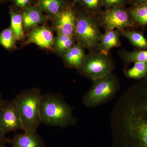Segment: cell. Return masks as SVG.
I'll list each match as a JSON object with an SVG mask.
<instances>
[{
    "mask_svg": "<svg viewBox=\"0 0 147 147\" xmlns=\"http://www.w3.org/2000/svg\"><path fill=\"white\" fill-rule=\"evenodd\" d=\"M129 88L113 118V147H147V76Z\"/></svg>",
    "mask_w": 147,
    "mask_h": 147,
    "instance_id": "6da1fadb",
    "label": "cell"
},
{
    "mask_svg": "<svg viewBox=\"0 0 147 147\" xmlns=\"http://www.w3.org/2000/svg\"><path fill=\"white\" fill-rule=\"evenodd\" d=\"M40 115L41 123L62 128L76 124L77 121L73 115V109L59 94H42Z\"/></svg>",
    "mask_w": 147,
    "mask_h": 147,
    "instance_id": "7a4b0ae2",
    "label": "cell"
},
{
    "mask_svg": "<svg viewBox=\"0 0 147 147\" xmlns=\"http://www.w3.org/2000/svg\"><path fill=\"white\" fill-rule=\"evenodd\" d=\"M42 94L39 88H33L22 91L13 99L24 131H36L41 124L40 109Z\"/></svg>",
    "mask_w": 147,
    "mask_h": 147,
    "instance_id": "3957f363",
    "label": "cell"
},
{
    "mask_svg": "<svg viewBox=\"0 0 147 147\" xmlns=\"http://www.w3.org/2000/svg\"><path fill=\"white\" fill-rule=\"evenodd\" d=\"M98 19L84 13L77 15L74 36L78 42L90 52L98 51L102 34Z\"/></svg>",
    "mask_w": 147,
    "mask_h": 147,
    "instance_id": "277c9868",
    "label": "cell"
},
{
    "mask_svg": "<svg viewBox=\"0 0 147 147\" xmlns=\"http://www.w3.org/2000/svg\"><path fill=\"white\" fill-rule=\"evenodd\" d=\"M115 69V63L108 54L100 51L90 52L78 69L82 75L93 82L108 76Z\"/></svg>",
    "mask_w": 147,
    "mask_h": 147,
    "instance_id": "5b68a950",
    "label": "cell"
},
{
    "mask_svg": "<svg viewBox=\"0 0 147 147\" xmlns=\"http://www.w3.org/2000/svg\"><path fill=\"white\" fill-rule=\"evenodd\" d=\"M119 86L117 78L112 73L93 81L92 86L83 97V103L88 108L102 104L115 94Z\"/></svg>",
    "mask_w": 147,
    "mask_h": 147,
    "instance_id": "8992f818",
    "label": "cell"
},
{
    "mask_svg": "<svg viewBox=\"0 0 147 147\" xmlns=\"http://www.w3.org/2000/svg\"><path fill=\"white\" fill-rule=\"evenodd\" d=\"M98 20L105 31L116 30L121 31L136 25L129 12L118 6L106 9Z\"/></svg>",
    "mask_w": 147,
    "mask_h": 147,
    "instance_id": "52a82bcc",
    "label": "cell"
},
{
    "mask_svg": "<svg viewBox=\"0 0 147 147\" xmlns=\"http://www.w3.org/2000/svg\"><path fill=\"white\" fill-rule=\"evenodd\" d=\"M0 127L4 134L22 129V123L14 100H3L0 104Z\"/></svg>",
    "mask_w": 147,
    "mask_h": 147,
    "instance_id": "ba28073f",
    "label": "cell"
},
{
    "mask_svg": "<svg viewBox=\"0 0 147 147\" xmlns=\"http://www.w3.org/2000/svg\"><path fill=\"white\" fill-rule=\"evenodd\" d=\"M76 18L77 15L71 8L63 9L56 15L55 26L58 34L74 36Z\"/></svg>",
    "mask_w": 147,
    "mask_h": 147,
    "instance_id": "9c48e42d",
    "label": "cell"
},
{
    "mask_svg": "<svg viewBox=\"0 0 147 147\" xmlns=\"http://www.w3.org/2000/svg\"><path fill=\"white\" fill-rule=\"evenodd\" d=\"M55 38L53 32L45 26H36L28 35L27 42L34 43L39 47L49 49L53 47Z\"/></svg>",
    "mask_w": 147,
    "mask_h": 147,
    "instance_id": "30bf717a",
    "label": "cell"
},
{
    "mask_svg": "<svg viewBox=\"0 0 147 147\" xmlns=\"http://www.w3.org/2000/svg\"><path fill=\"white\" fill-rule=\"evenodd\" d=\"M11 147H46L44 140L36 131H24L12 139H7Z\"/></svg>",
    "mask_w": 147,
    "mask_h": 147,
    "instance_id": "8fae6325",
    "label": "cell"
},
{
    "mask_svg": "<svg viewBox=\"0 0 147 147\" xmlns=\"http://www.w3.org/2000/svg\"><path fill=\"white\" fill-rule=\"evenodd\" d=\"M84 48L81 44L77 42L67 50L63 55L65 65L70 68L78 69L86 56Z\"/></svg>",
    "mask_w": 147,
    "mask_h": 147,
    "instance_id": "7c38bea8",
    "label": "cell"
},
{
    "mask_svg": "<svg viewBox=\"0 0 147 147\" xmlns=\"http://www.w3.org/2000/svg\"><path fill=\"white\" fill-rule=\"evenodd\" d=\"M24 30H28L37 26L45 21L44 15L39 7H28L22 13Z\"/></svg>",
    "mask_w": 147,
    "mask_h": 147,
    "instance_id": "4fadbf2b",
    "label": "cell"
},
{
    "mask_svg": "<svg viewBox=\"0 0 147 147\" xmlns=\"http://www.w3.org/2000/svg\"><path fill=\"white\" fill-rule=\"evenodd\" d=\"M120 33L118 30L105 31V33L102 34L100 37L98 51L108 54L112 48L120 46Z\"/></svg>",
    "mask_w": 147,
    "mask_h": 147,
    "instance_id": "5bb4252c",
    "label": "cell"
},
{
    "mask_svg": "<svg viewBox=\"0 0 147 147\" xmlns=\"http://www.w3.org/2000/svg\"><path fill=\"white\" fill-rule=\"evenodd\" d=\"M10 27L13 30L16 40H21L25 36L22 14L15 12L11 9L10 11Z\"/></svg>",
    "mask_w": 147,
    "mask_h": 147,
    "instance_id": "9a60e30c",
    "label": "cell"
},
{
    "mask_svg": "<svg viewBox=\"0 0 147 147\" xmlns=\"http://www.w3.org/2000/svg\"><path fill=\"white\" fill-rule=\"evenodd\" d=\"M120 32L134 46L143 50L147 49V40L142 33L136 31L125 30Z\"/></svg>",
    "mask_w": 147,
    "mask_h": 147,
    "instance_id": "2e32d148",
    "label": "cell"
},
{
    "mask_svg": "<svg viewBox=\"0 0 147 147\" xmlns=\"http://www.w3.org/2000/svg\"><path fill=\"white\" fill-rule=\"evenodd\" d=\"M119 55L127 63L147 61V50H139L129 51L124 50L119 51Z\"/></svg>",
    "mask_w": 147,
    "mask_h": 147,
    "instance_id": "e0dca14e",
    "label": "cell"
},
{
    "mask_svg": "<svg viewBox=\"0 0 147 147\" xmlns=\"http://www.w3.org/2000/svg\"><path fill=\"white\" fill-rule=\"evenodd\" d=\"M75 40L74 36L58 34L55 40L53 47L56 52L63 55L67 50L74 45Z\"/></svg>",
    "mask_w": 147,
    "mask_h": 147,
    "instance_id": "ac0fdd59",
    "label": "cell"
},
{
    "mask_svg": "<svg viewBox=\"0 0 147 147\" xmlns=\"http://www.w3.org/2000/svg\"><path fill=\"white\" fill-rule=\"evenodd\" d=\"M128 12L135 24L140 26H147V3L135 6Z\"/></svg>",
    "mask_w": 147,
    "mask_h": 147,
    "instance_id": "d6986e66",
    "label": "cell"
},
{
    "mask_svg": "<svg viewBox=\"0 0 147 147\" xmlns=\"http://www.w3.org/2000/svg\"><path fill=\"white\" fill-rule=\"evenodd\" d=\"M124 74L129 79H144L147 76V61L135 63L132 67L125 70Z\"/></svg>",
    "mask_w": 147,
    "mask_h": 147,
    "instance_id": "ffe728a7",
    "label": "cell"
},
{
    "mask_svg": "<svg viewBox=\"0 0 147 147\" xmlns=\"http://www.w3.org/2000/svg\"><path fill=\"white\" fill-rule=\"evenodd\" d=\"M39 6L47 13L56 16L63 10V2L62 0H40Z\"/></svg>",
    "mask_w": 147,
    "mask_h": 147,
    "instance_id": "44dd1931",
    "label": "cell"
},
{
    "mask_svg": "<svg viewBox=\"0 0 147 147\" xmlns=\"http://www.w3.org/2000/svg\"><path fill=\"white\" fill-rule=\"evenodd\" d=\"M16 40L15 34L10 27L0 33V45L7 50L13 49Z\"/></svg>",
    "mask_w": 147,
    "mask_h": 147,
    "instance_id": "7402d4cb",
    "label": "cell"
},
{
    "mask_svg": "<svg viewBox=\"0 0 147 147\" xmlns=\"http://www.w3.org/2000/svg\"><path fill=\"white\" fill-rule=\"evenodd\" d=\"M84 4L88 8L94 9L98 7L100 2V0H82Z\"/></svg>",
    "mask_w": 147,
    "mask_h": 147,
    "instance_id": "603a6c76",
    "label": "cell"
},
{
    "mask_svg": "<svg viewBox=\"0 0 147 147\" xmlns=\"http://www.w3.org/2000/svg\"><path fill=\"white\" fill-rule=\"evenodd\" d=\"M15 5L21 8L26 7L30 0H13Z\"/></svg>",
    "mask_w": 147,
    "mask_h": 147,
    "instance_id": "cb8c5ba5",
    "label": "cell"
},
{
    "mask_svg": "<svg viewBox=\"0 0 147 147\" xmlns=\"http://www.w3.org/2000/svg\"><path fill=\"white\" fill-rule=\"evenodd\" d=\"M123 0H103L105 4L109 6L112 5L117 6L120 4L123 1Z\"/></svg>",
    "mask_w": 147,
    "mask_h": 147,
    "instance_id": "d4e9b609",
    "label": "cell"
},
{
    "mask_svg": "<svg viewBox=\"0 0 147 147\" xmlns=\"http://www.w3.org/2000/svg\"><path fill=\"white\" fill-rule=\"evenodd\" d=\"M7 142V139L5 138V134L0 127V145L5 144Z\"/></svg>",
    "mask_w": 147,
    "mask_h": 147,
    "instance_id": "484cf974",
    "label": "cell"
},
{
    "mask_svg": "<svg viewBox=\"0 0 147 147\" xmlns=\"http://www.w3.org/2000/svg\"><path fill=\"white\" fill-rule=\"evenodd\" d=\"M134 1L137 5L147 3V0H134Z\"/></svg>",
    "mask_w": 147,
    "mask_h": 147,
    "instance_id": "4316f807",
    "label": "cell"
},
{
    "mask_svg": "<svg viewBox=\"0 0 147 147\" xmlns=\"http://www.w3.org/2000/svg\"><path fill=\"white\" fill-rule=\"evenodd\" d=\"M3 100V99L1 93V92H0V104H1V102Z\"/></svg>",
    "mask_w": 147,
    "mask_h": 147,
    "instance_id": "83f0119b",
    "label": "cell"
},
{
    "mask_svg": "<svg viewBox=\"0 0 147 147\" xmlns=\"http://www.w3.org/2000/svg\"><path fill=\"white\" fill-rule=\"evenodd\" d=\"M0 147H7L6 146L5 144L0 145Z\"/></svg>",
    "mask_w": 147,
    "mask_h": 147,
    "instance_id": "f1b7e54d",
    "label": "cell"
},
{
    "mask_svg": "<svg viewBox=\"0 0 147 147\" xmlns=\"http://www.w3.org/2000/svg\"><path fill=\"white\" fill-rule=\"evenodd\" d=\"M3 1V0H0V1Z\"/></svg>",
    "mask_w": 147,
    "mask_h": 147,
    "instance_id": "f546056e",
    "label": "cell"
}]
</instances>
